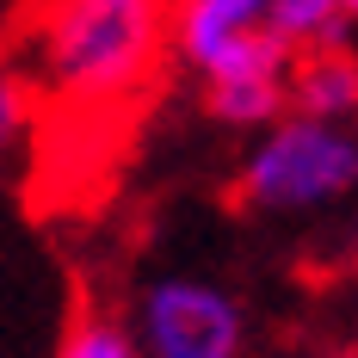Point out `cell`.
I'll return each mask as SVG.
<instances>
[{"mask_svg":"<svg viewBox=\"0 0 358 358\" xmlns=\"http://www.w3.org/2000/svg\"><path fill=\"white\" fill-rule=\"evenodd\" d=\"M167 0H43L31 19V80L69 106L136 99L161 62Z\"/></svg>","mask_w":358,"mask_h":358,"instance_id":"6da1fadb","label":"cell"},{"mask_svg":"<svg viewBox=\"0 0 358 358\" xmlns=\"http://www.w3.org/2000/svg\"><path fill=\"white\" fill-rule=\"evenodd\" d=\"M358 179V143L340 136L327 117H296L278 124L248 161V198L266 210H303V204H327L340 192H352Z\"/></svg>","mask_w":358,"mask_h":358,"instance_id":"7a4b0ae2","label":"cell"},{"mask_svg":"<svg viewBox=\"0 0 358 358\" xmlns=\"http://www.w3.org/2000/svg\"><path fill=\"white\" fill-rule=\"evenodd\" d=\"M143 340L148 358H235L241 315L222 290L167 278L143 296Z\"/></svg>","mask_w":358,"mask_h":358,"instance_id":"3957f363","label":"cell"},{"mask_svg":"<svg viewBox=\"0 0 358 358\" xmlns=\"http://www.w3.org/2000/svg\"><path fill=\"white\" fill-rule=\"evenodd\" d=\"M285 56H290V43L272 25L222 43L204 62V74H210V111L222 124H266L278 111V99H285Z\"/></svg>","mask_w":358,"mask_h":358,"instance_id":"277c9868","label":"cell"},{"mask_svg":"<svg viewBox=\"0 0 358 358\" xmlns=\"http://www.w3.org/2000/svg\"><path fill=\"white\" fill-rule=\"evenodd\" d=\"M266 19H272V0H179L173 31H179V50L204 69L222 43L259 31Z\"/></svg>","mask_w":358,"mask_h":358,"instance_id":"5b68a950","label":"cell"},{"mask_svg":"<svg viewBox=\"0 0 358 358\" xmlns=\"http://www.w3.org/2000/svg\"><path fill=\"white\" fill-rule=\"evenodd\" d=\"M290 93L309 117H340V111L358 106V62L340 50H309L290 69Z\"/></svg>","mask_w":358,"mask_h":358,"instance_id":"8992f818","label":"cell"},{"mask_svg":"<svg viewBox=\"0 0 358 358\" xmlns=\"http://www.w3.org/2000/svg\"><path fill=\"white\" fill-rule=\"evenodd\" d=\"M346 13H352L346 0H272V19L266 25L296 50V43H334Z\"/></svg>","mask_w":358,"mask_h":358,"instance_id":"52a82bcc","label":"cell"},{"mask_svg":"<svg viewBox=\"0 0 358 358\" xmlns=\"http://www.w3.org/2000/svg\"><path fill=\"white\" fill-rule=\"evenodd\" d=\"M62 358H136V352H130V340L111 322H87V327H74V340L62 346Z\"/></svg>","mask_w":358,"mask_h":358,"instance_id":"ba28073f","label":"cell"},{"mask_svg":"<svg viewBox=\"0 0 358 358\" xmlns=\"http://www.w3.org/2000/svg\"><path fill=\"white\" fill-rule=\"evenodd\" d=\"M25 117H31V99H25V80L13 69H0V155L25 136Z\"/></svg>","mask_w":358,"mask_h":358,"instance_id":"9c48e42d","label":"cell"},{"mask_svg":"<svg viewBox=\"0 0 358 358\" xmlns=\"http://www.w3.org/2000/svg\"><path fill=\"white\" fill-rule=\"evenodd\" d=\"M346 6H352V13H358V0H346Z\"/></svg>","mask_w":358,"mask_h":358,"instance_id":"30bf717a","label":"cell"},{"mask_svg":"<svg viewBox=\"0 0 358 358\" xmlns=\"http://www.w3.org/2000/svg\"><path fill=\"white\" fill-rule=\"evenodd\" d=\"M340 358H358V352H340Z\"/></svg>","mask_w":358,"mask_h":358,"instance_id":"8fae6325","label":"cell"}]
</instances>
